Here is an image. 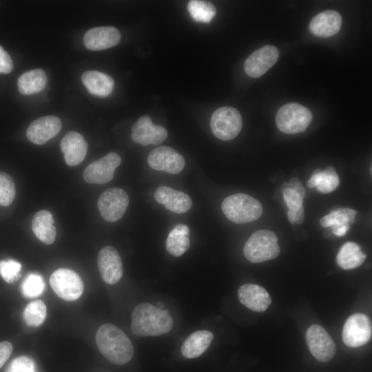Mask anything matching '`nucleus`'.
I'll return each mask as SVG.
<instances>
[{
    "mask_svg": "<svg viewBox=\"0 0 372 372\" xmlns=\"http://www.w3.org/2000/svg\"><path fill=\"white\" fill-rule=\"evenodd\" d=\"M96 342L101 354L112 364L123 365L133 357L134 347L130 340L112 324H104L98 329Z\"/></svg>",
    "mask_w": 372,
    "mask_h": 372,
    "instance_id": "1",
    "label": "nucleus"
},
{
    "mask_svg": "<svg viewBox=\"0 0 372 372\" xmlns=\"http://www.w3.org/2000/svg\"><path fill=\"white\" fill-rule=\"evenodd\" d=\"M173 324L167 310L150 303L138 304L132 314L131 329L138 336H157L168 333Z\"/></svg>",
    "mask_w": 372,
    "mask_h": 372,
    "instance_id": "2",
    "label": "nucleus"
},
{
    "mask_svg": "<svg viewBox=\"0 0 372 372\" xmlns=\"http://www.w3.org/2000/svg\"><path fill=\"white\" fill-rule=\"evenodd\" d=\"M221 208L225 216L231 222L241 224L254 221L262 214L261 203L245 194H236L225 198Z\"/></svg>",
    "mask_w": 372,
    "mask_h": 372,
    "instance_id": "3",
    "label": "nucleus"
},
{
    "mask_svg": "<svg viewBox=\"0 0 372 372\" xmlns=\"http://www.w3.org/2000/svg\"><path fill=\"white\" fill-rule=\"evenodd\" d=\"M280 251L278 237L274 232L267 229L255 231L243 248L245 258L254 263L273 259L279 255Z\"/></svg>",
    "mask_w": 372,
    "mask_h": 372,
    "instance_id": "4",
    "label": "nucleus"
},
{
    "mask_svg": "<svg viewBox=\"0 0 372 372\" xmlns=\"http://www.w3.org/2000/svg\"><path fill=\"white\" fill-rule=\"evenodd\" d=\"M311 111L296 103H289L278 110L276 123L278 128L289 134L304 132L312 120Z\"/></svg>",
    "mask_w": 372,
    "mask_h": 372,
    "instance_id": "5",
    "label": "nucleus"
},
{
    "mask_svg": "<svg viewBox=\"0 0 372 372\" xmlns=\"http://www.w3.org/2000/svg\"><path fill=\"white\" fill-rule=\"evenodd\" d=\"M210 127L216 137L223 141H230L236 137L241 131V115L234 107H219L211 115Z\"/></svg>",
    "mask_w": 372,
    "mask_h": 372,
    "instance_id": "6",
    "label": "nucleus"
},
{
    "mask_svg": "<svg viewBox=\"0 0 372 372\" xmlns=\"http://www.w3.org/2000/svg\"><path fill=\"white\" fill-rule=\"evenodd\" d=\"M50 285L55 293L66 301L79 298L83 291L81 277L74 271L60 268L55 270L50 278Z\"/></svg>",
    "mask_w": 372,
    "mask_h": 372,
    "instance_id": "7",
    "label": "nucleus"
},
{
    "mask_svg": "<svg viewBox=\"0 0 372 372\" xmlns=\"http://www.w3.org/2000/svg\"><path fill=\"white\" fill-rule=\"evenodd\" d=\"M129 205V197L123 189L109 188L99 196L97 205L101 215L107 222H115L125 214Z\"/></svg>",
    "mask_w": 372,
    "mask_h": 372,
    "instance_id": "8",
    "label": "nucleus"
},
{
    "mask_svg": "<svg viewBox=\"0 0 372 372\" xmlns=\"http://www.w3.org/2000/svg\"><path fill=\"white\" fill-rule=\"evenodd\" d=\"M372 328L369 317L363 313H355L346 320L342 333L344 343L355 348L366 344L371 338Z\"/></svg>",
    "mask_w": 372,
    "mask_h": 372,
    "instance_id": "9",
    "label": "nucleus"
},
{
    "mask_svg": "<svg viewBox=\"0 0 372 372\" xmlns=\"http://www.w3.org/2000/svg\"><path fill=\"white\" fill-rule=\"evenodd\" d=\"M309 349L313 356L320 362L331 360L336 351L335 342L327 331L319 324H313L306 332Z\"/></svg>",
    "mask_w": 372,
    "mask_h": 372,
    "instance_id": "10",
    "label": "nucleus"
},
{
    "mask_svg": "<svg viewBox=\"0 0 372 372\" xmlns=\"http://www.w3.org/2000/svg\"><path fill=\"white\" fill-rule=\"evenodd\" d=\"M120 156L116 152H110L91 163L84 169L83 176L85 182L90 184H104L110 181L115 169L121 164Z\"/></svg>",
    "mask_w": 372,
    "mask_h": 372,
    "instance_id": "11",
    "label": "nucleus"
},
{
    "mask_svg": "<svg viewBox=\"0 0 372 372\" xmlns=\"http://www.w3.org/2000/svg\"><path fill=\"white\" fill-rule=\"evenodd\" d=\"M147 163L153 169L164 171L172 174L180 173L185 163L183 156L168 146H161L154 149L147 156Z\"/></svg>",
    "mask_w": 372,
    "mask_h": 372,
    "instance_id": "12",
    "label": "nucleus"
},
{
    "mask_svg": "<svg viewBox=\"0 0 372 372\" xmlns=\"http://www.w3.org/2000/svg\"><path fill=\"white\" fill-rule=\"evenodd\" d=\"M279 51L276 47L267 45L254 52L245 60L244 70L250 77L265 74L278 61Z\"/></svg>",
    "mask_w": 372,
    "mask_h": 372,
    "instance_id": "13",
    "label": "nucleus"
},
{
    "mask_svg": "<svg viewBox=\"0 0 372 372\" xmlns=\"http://www.w3.org/2000/svg\"><path fill=\"white\" fill-rule=\"evenodd\" d=\"M132 140L142 145H158L167 137V130L161 125H155L147 115L141 116L132 127Z\"/></svg>",
    "mask_w": 372,
    "mask_h": 372,
    "instance_id": "14",
    "label": "nucleus"
},
{
    "mask_svg": "<svg viewBox=\"0 0 372 372\" xmlns=\"http://www.w3.org/2000/svg\"><path fill=\"white\" fill-rule=\"evenodd\" d=\"M97 264L101 276L107 284H116L121 278L123 271L121 258L113 247L106 246L99 251Z\"/></svg>",
    "mask_w": 372,
    "mask_h": 372,
    "instance_id": "15",
    "label": "nucleus"
},
{
    "mask_svg": "<svg viewBox=\"0 0 372 372\" xmlns=\"http://www.w3.org/2000/svg\"><path fill=\"white\" fill-rule=\"evenodd\" d=\"M61 129V121L55 116H45L33 121L26 130L28 139L37 145H43L54 138Z\"/></svg>",
    "mask_w": 372,
    "mask_h": 372,
    "instance_id": "16",
    "label": "nucleus"
},
{
    "mask_svg": "<svg viewBox=\"0 0 372 372\" xmlns=\"http://www.w3.org/2000/svg\"><path fill=\"white\" fill-rule=\"evenodd\" d=\"M121 40L119 31L113 26L96 27L87 30L83 37L86 48L99 51L116 45Z\"/></svg>",
    "mask_w": 372,
    "mask_h": 372,
    "instance_id": "17",
    "label": "nucleus"
},
{
    "mask_svg": "<svg viewBox=\"0 0 372 372\" xmlns=\"http://www.w3.org/2000/svg\"><path fill=\"white\" fill-rule=\"evenodd\" d=\"M60 146L65 161L69 166L78 165L86 156L87 142L77 132H68L62 138Z\"/></svg>",
    "mask_w": 372,
    "mask_h": 372,
    "instance_id": "18",
    "label": "nucleus"
},
{
    "mask_svg": "<svg viewBox=\"0 0 372 372\" xmlns=\"http://www.w3.org/2000/svg\"><path fill=\"white\" fill-rule=\"evenodd\" d=\"M154 197L158 203L176 214L186 213L192 205V199L187 194L164 185L156 189Z\"/></svg>",
    "mask_w": 372,
    "mask_h": 372,
    "instance_id": "19",
    "label": "nucleus"
},
{
    "mask_svg": "<svg viewBox=\"0 0 372 372\" xmlns=\"http://www.w3.org/2000/svg\"><path fill=\"white\" fill-rule=\"evenodd\" d=\"M240 302L248 309L262 312L267 309L271 303V299L267 290L261 286L254 284H245L238 291Z\"/></svg>",
    "mask_w": 372,
    "mask_h": 372,
    "instance_id": "20",
    "label": "nucleus"
},
{
    "mask_svg": "<svg viewBox=\"0 0 372 372\" xmlns=\"http://www.w3.org/2000/svg\"><path fill=\"white\" fill-rule=\"evenodd\" d=\"M341 25L340 14L335 10H329L315 16L310 21L309 29L316 37H329L338 33Z\"/></svg>",
    "mask_w": 372,
    "mask_h": 372,
    "instance_id": "21",
    "label": "nucleus"
},
{
    "mask_svg": "<svg viewBox=\"0 0 372 372\" xmlns=\"http://www.w3.org/2000/svg\"><path fill=\"white\" fill-rule=\"evenodd\" d=\"M81 81L91 94L99 97L107 96L114 89L113 79L96 70L84 72L81 75Z\"/></svg>",
    "mask_w": 372,
    "mask_h": 372,
    "instance_id": "22",
    "label": "nucleus"
},
{
    "mask_svg": "<svg viewBox=\"0 0 372 372\" xmlns=\"http://www.w3.org/2000/svg\"><path fill=\"white\" fill-rule=\"evenodd\" d=\"M32 229L40 241L45 245L52 244L56 238V231L51 212L47 210L37 212L32 220Z\"/></svg>",
    "mask_w": 372,
    "mask_h": 372,
    "instance_id": "23",
    "label": "nucleus"
},
{
    "mask_svg": "<svg viewBox=\"0 0 372 372\" xmlns=\"http://www.w3.org/2000/svg\"><path fill=\"white\" fill-rule=\"evenodd\" d=\"M214 338L211 331L199 330L189 335L181 347L183 355L188 359L199 357L209 347Z\"/></svg>",
    "mask_w": 372,
    "mask_h": 372,
    "instance_id": "24",
    "label": "nucleus"
},
{
    "mask_svg": "<svg viewBox=\"0 0 372 372\" xmlns=\"http://www.w3.org/2000/svg\"><path fill=\"white\" fill-rule=\"evenodd\" d=\"M48 78L42 69H34L21 74L17 81L21 94L30 95L41 92L46 86Z\"/></svg>",
    "mask_w": 372,
    "mask_h": 372,
    "instance_id": "25",
    "label": "nucleus"
},
{
    "mask_svg": "<svg viewBox=\"0 0 372 372\" xmlns=\"http://www.w3.org/2000/svg\"><path fill=\"white\" fill-rule=\"evenodd\" d=\"M190 230L187 225H177L169 234L166 240V249L174 256H180L187 251L190 245Z\"/></svg>",
    "mask_w": 372,
    "mask_h": 372,
    "instance_id": "26",
    "label": "nucleus"
},
{
    "mask_svg": "<svg viewBox=\"0 0 372 372\" xmlns=\"http://www.w3.org/2000/svg\"><path fill=\"white\" fill-rule=\"evenodd\" d=\"M365 258L366 255L358 244L347 242L340 247L336 256V262L343 269H352L360 266Z\"/></svg>",
    "mask_w": 372,
    "mask_h": 372,
    "instance_id": "27",
    "label": "nucleus"
},
{
    "mask_svg": "<svg viewBox=\"0 0 372 372\" xmlns=\"http://www.w3.org/2000/svg\"><path fill=\"white\" fill-rule=\"evenodd\" d=\"M356 214L357 211L354 209L339 208L323 216L320 220V223L324 227L336 228L350 225V223L353 221Z\"/></svg>",
    "mask_w": 372,
    "mask_h": 372,
    "instance_id": "28",
    "label": "nucleus"
},
{
    "mask_svg": "<svg viewBox=\"0 0 372 372\" xmlns=\"http://www.w3.org/2000/svg\"><path fill=\"white\" fill-rule=\"evenodd\" d=\"M187 10L194 20L203 23L210 22L216 13V9L213 3L198 0L189 1Z\"/></svg>",
    "mask_w": 372,
    "mask_h": 372,
    "instance_id": "29",
    "label": "nucleus"
},
{
    "mask_svg": "<svg viewBox=\"0 0 372 372\" xmlns=\"http://www.w3.org/2000/svg\"><path fill=\"white\" fill-rule=\"evenodd\" d=\"M46 316V306L40 300L32 301L27 304L23 311V319L30 327H39Z\"/></svg>",
    "mask_w": 372,
    "mask_h": 372,
    "instance_id": "30",
    "label": "nucleus"
},
{
    "mask_svg": "<svg viewBox=\"0 0 372 372\" xmlns=\"http://www.w3.org/2000/svg\"><path fill=\"white\" fill-rule=\"evenodd\" d=\"M340 180L337 172L333 166H328L318 174L316 188L324 194L334 191L339 185Z\"/></svg>",
    "mask_w": 372,
    "mask_h": 372,
    "instance_id": "31",
    "label": "nucleus"
},
{
    "mask_svg": "<svg viewBox=\"0 0 372 372\" xmlns=\"http://www.w3.org/2000/svg\"><path fill=\"white\" fill-rule=\"evenodd\" d=\"M45 282L43 277L34 273H29L24 278L21 290L25 298H34L40 296L44 291Z\"/></svg>",
    "mask_w": 372,
    "mask_h": 372,
    "instance_id": "32",
    "label": "nucleus"
},
{
    "mask_svg": "<svg viewBox=\"0 0 372 372\" xmlns=\"http://www.w3.org/2000/svg\"><path fill=\"white\" fill-rule=\"evenodd\" d=\"M15 194L13 178L9 174L0 172V205H10L13 202Z\"/></svg>",
    "mask_w": 372,
    "mask_h": 372,
    "instance_id": "33",
    "label": "nucleus"
},
{
    "mask_svg": "<svg viewBox=\"0 0 372 372\" xmlns=\"http://www.w3.org/2000/svg\"><path fill=\"white\" fill-rule=\"evenodd\" d=\"M21 265L12 259L0 261V275L8 283H13L21 277Z\"/></svg>",
    "mask_w": 372,
    "mask_h": 372,
    "instance_id": "34",
    "label": "nucleus"
},
{
    "mask_svg": "<svg viewBox=\"0 0 372 372\" xmlns=\"http://www.w3.org/2000/svg\"><path fill=\"white\" fill-rule=\"evenodd\" d=\"M6 372H37L34 360L22 355L12 360L7 366Z\"/></svg>",
    "mask_w": 372,
    "mask_h": 372,
    "instance_id": "35",
    "label": "nucleus"
},
{
    "mask_svg": "<svg viewBox=\"0 0 372 372\" xmlns=\"http://www.w3.org/2000/svg\"><path fill=\"white\" fill-rule=\"evenodd\" d=\"M282 192L285 203L289 209L296 211L302 205L304 198L296 192L284 187L282 188Z\"/></svg>",
    "mask_w": 372,
    "mask_h": 372,
    "instance_id": "36",
    "label": "nucleus"
},
{
    "mask_svg": "<svg viewBox=\"0 0 372 372\" xmlns=\"http://www.w3.org/2000/svg\"><path fill=\"white\" fill-rule=\"evenodd\" d=\"M13 68L10 56L0 45V74H8Z\"/></svg>",
    "mask_w": 372,
    "mask_h": 372,
    "instance_id": "37",
    "label": "nucleus"
},
{
    "mask_svg": "<svg viewBox=\"0 0 372 372\" xmlns=\"http://www.w3.org/2000/svg\"><path fill=\"white\" fill-rule=\"evenodd\" d=\"M12 345L8 341L0 342V368L8 360L12 351Z\"/></svg>",
    "mask_w": 372,
    "mask_h": 372,
    "instance_id": "38",
    "label": "nucleus"
},
{
    "mask_svg": "<svg viewBox=\"0 0 372 372\" xmlns=\"http://www.w3.org/2000/svg\"><path fill=\"white\" fill-rule=\"evenodd\" d=\"M282 187L293 190L302 198H304L305 196L304 188L300 180L296 178H292L289 183H285Z\"/></svg>",
    "mask_w": 372,
    "mask_h": 372,
    "instance_id": "39",
    "label": "nucleus"
},
{
    "mask_svg": "<svg viewBox=\"0 0 372 372\" xmlns=\"http://www.w3.org/2000/svg\"><path fill=\"white\" fill-rule=\"evenodd\" d=\"M349 228H350V225H344V226H342V227H339L336 228H333L332 232L333 233V234H335L337 236H342L346 234V233L349 229Z\"/></svg>",
    "mask_w": 372,
    "mask_h": 372,
    "instance_id": "40",
    "label": "nucleus"
},
{
    "mask_svg": "<svg viewBox=\"0 0 372 372\" xmlns=\"http://www.w3.org/2000/svg\"><path fill=\"white\" fill-rule=\"evenodd\" d=\"M304 220V207L302 205L295 213L294 223L301 224Z\"/></svg>",
    "mask_w": 372,
    "mask_h": 372,
    "instance_id": "41",
    "label": "nucleus"
},
{
    "mask_svg": "<svg viewBox=\"0 0 372 372\" xmlns=\"http://www.w3.org/2000/svg\"><path fill=\"white\" fill-rule=\"evenodd\" d=\"M296 211L289 209L287 211V217L291 223H294Z\"/></svg>",
    "mask_w": 372,
    "mask_h": 372,
    "instance_id": "42",
    "label": "nucleus"
},
{
    "mask_svg": "<svg viewBox=\"0 0 372 372\" xmlns=\"http://www.w3.org/2000/svg\"><path fill=\"white\" fill-rule=\"evenodd\" d=\"M165 307V304L163 302H157V307L160 308V309H162Z\"/></svg>",
    "mask_w": 372,
    "mask_h": 372,
    "instance_id": "43",
    "label": "nucleus"
}]
</instances>
